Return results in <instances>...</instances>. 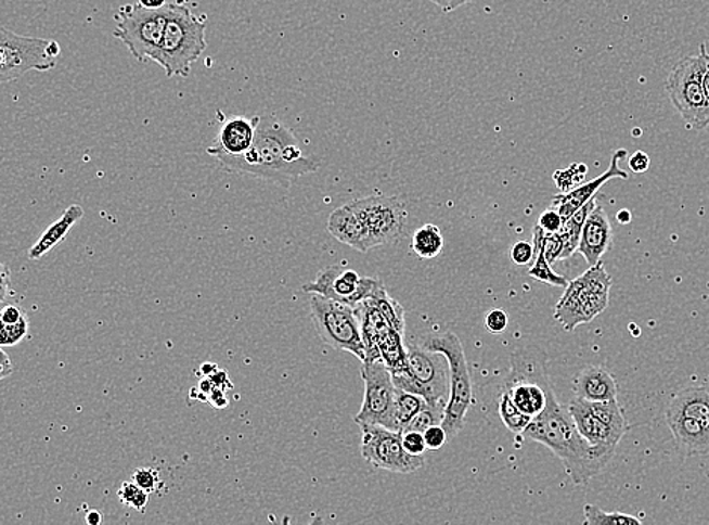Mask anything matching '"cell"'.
Listing matches in <instances>:
<instances>
[{
  "label": "cell",
  "mask_w": 709,
  "mask_h": 525,
  "mask_svg": "<svg viewBox=\"0 0 709 525\" xmlns=\"http://www.w3.org/2000/svg\"><path fill=\"white\" fill-rule=\"evenodd\" d=\"M667 417H687L709 425V386H689L678 390L667 406Z\"/></svg>",
  "instance_id": "22"
},
{
  "label": "cell",
  "mask_w": 709,
  "mask_h": 525,
  "mask_svg": "<svg viewBox=\"0 0 709 525\" xmlns=\"http://www.w3.org/2000/svg\"><path fill=\"white\" fill-rule=\"evenodd\" d=\"M524 436L550 448L577 486L588 485L613 459L611 454L593 447L581 435L572 413L569 408L558 404L552 386L547 389L545 410L532 418Z\"/></svg>",
  "instance_id": "2"
},
{
  "label": "cell",
  "mask_w": 709,
  "mask_h": 525,
  "mask_svg": "<svg viewBox=\"0 0 709 525\" xmlns=\"http://www.w3.org/2000/svg\"><path fill=\"white\" fill-rule=\"evenodd\" d=\"M425 444L430 451L440 450L447 444V440L450 439L447 431H444L442 424L431 425L427 431L424 432Z\"/></svg>",
  "instance_id": "39"
},
{
  "label": "cell",
  "mask_w": 709,
  "mask_h": 525,
  "mask_svg": "<svg viewBox=\"0 0 709 525\" xmlns=\"http://www.w3.org/2000/svg\"><path fill=\"white\" fill-rule=\"evenodd\" d=\"M351 208L365 221L368 231L375 244L394 243L404 232L408 225V209L398 197L371 195L350 202Z\"/></svg>",
  "instance_id": "13"
},
{
  "label": "cell",
  "mask_w": 709,
  "mask_h": 525,
  "mask_svg": "<svg viewBox=\"0 0 709 525\" xmlns=\"http://www.w3.org/2000/svg\"><path fill=\"white\" fill-rule=\"evenodd\" d=\"M608 300L609 294L596 293L580 276L566 286L565 294L555 308L554 317L567 332H573L578 325L590 323L604 312Z\"/></svg>",
  "instance_id": "14"
},
{
  "label": "cell",
  "mask_w": 709,
  "mask_h": 525,
  "mask_svg": "<svg viewBox=\"0 0 709 525\" xmlns=\"http://www.w3.org/2000/svg\"><path fill=\"white\" fill-rule=\"evenodd\" d=\"M443 236L436 225H425L412 238V251L421 259H435L442 253Z\"/></svg>",
  "instance_id": "25"
},
{
  "label": "cell",
  "mask_w": 709,
  "mask_h": 525,
  "mask_svg": "<svg viewBox=\"0 0 709 525\" xmlns=\"http://www.w3.org/2000/svg\"><path fill=\"white\" fill-rule=\"evenodd\" d=\"M0 360H2V363H0V379H7L8 375L13 373V362L8 358L5 350H0Z\"/></svg>",
  "instance_id": "44"
},
{
  "label": "cell",
  "mask_w": 709,
  "mask_h": 525,
  "mask_svg": "<svg viewBox=\"0 0 709 525\" xmlns=\"http://www.w3.org/2000/svg\"><path fill=\"white\" fill-rule=\"evenodd\" d=\"M498 412H500V418L502 423L505 424V427L510 432L517 433V435H524V432L527 431L528 425L532 421V417L527 415V413L517 408L507 390L501 394Z\"/></svg>",
  "instance_id": "26"
},
{
  "label": "cell",
  "mask_w": 709,
  "mask_h": 525,
  "mask_svg": "<svg viewBox=\"0 0 709 525\" xmlns=\"http://www.w3.org/2000/svg\"><path fill=\"white\" fill-rule=\"evenodd\" d=\"M589 168L584 164L575 163L573 166L566 168V170H558L554 174L555 185L559 188L562 193H569L575 188L584 183L585 175Z\"/></svg>",
  "instance_id": "31"
},
{
  "label": "cell",
  "mask_w": 709,
  "mask_h": 525,
  "mask_svg": "<svg viewBox=\"0 0 709 525\" xmlns=\"http://www.w3.org/2000/svg\"><path fill=\"white\" fill-rule=\"evenodd\" d=\"M443 415L444 410L427 406V408L421 410V412L410 421L408 427H405L401 433L412 431L424 433L428 427H431V425L442 424Z\"/></svg>",
  "instance_id": "33"
},
{
  "label": "cell",
  "mask_w": 709,
  "mask_h": 525,
  "mask_svg": "<svg viewBox=\"0 0 709 525\" xmlns=\"http://www.w3.org/2000/svg\"><path fill=\"white\" fill-rule=\"evenodd\" d=\"M210 401H212L216 408H224V406L228 405V400H225L224 393H222L221 388L212 390V397H210Z\"/></svg>",
  "instance_id": "46"
},
{
  "label": "cell",
  "mask_w": 709,
  "mask_h": 525,
  "mask_svg": "<svg viewBox=\"0 0 709 525\" xmlns=\"http://www.w3.org/2000/svg\"><path fill=\"white\" fill-rule=\"evenodd\" d=\"M575 396L588 401L617 400L619 386L616 379L604 368H582L573 381Z\"/></svg>",
  "instance_id": "21"
},
{
  "label": "cell",
  "mask_w": 709,
  "mask_h": 525,
  "mask_svg": "<svg viewBox=\"0 0 709 525\" xmlns=\"http://www.w3.org/2000/svg\"><path fill=\"white\" fill-rule=\"evenodd\" d=\"M534 244L528 243V241H519L510 248V259L516 266H527L534 259Z\"/></svg>",
  "instance_id": "36"
},
{
  "label": "cell",
  "mask_w": 709,
  "mask_h": 525,
  "mask_svg": "<svg viewBox=\"0 0 709 525\" xmlns=\"http://www.w3.org/2000/svg\"><path fill=\"white\" fill-rule=\"evenodd\" d=\"M485 325L490 333H493V335H500V333L504 332L505 329H507L508 325L507 313H505L504 310L502 309L490 310L488 316H486Z\"/></svg>",
  "instance_id": "40"
},
{
  "label": "cell",
  "mask_w": 709,
  "mask_h": 525,
  "mask_svg": "<svg viewBox=\"0 0 709 525\" xmlns=\"http://www.w3.org/2000/svg\"><path fill=\"white\" fill-rule=\"evenodd\" d=\"M217 159L222 170L275 182L297 179L320 168L315 159L302 153L293 130L274 116H259L250 151L237 156H218Z\"/></svg>",
  "instance_id": "1"
},
{
  "label": "cell",
  "mask_w": 709,
  "mask_h": 525,
  "mask_svg": "<svg viewBox=\"0 0 709 525\" xmlns=\"http://www.w3.org/2000/svg\"><path fill=\"white\" fill-rule=\"evenodd\" d=\"M310 316L318 335L335 350L351 353L365 362L366 350L363 343L362 325L358 312L350 305L332 300L324 295L312 294Z\"/></svg>",
  "instance_id": "8"
},
{
  "label": "cell",
  "mask_w": 709,
  "mask_h": 525,
  "mask_svg": "<svg viewBox=\"0 0 709 525\" xmlns=\"http://www.w3.org/2000/svg\"><path fill=\"white\" fill-rule=\"evenodd\" d=\"M442 353L423 346L408 347V368L392 373L398 389L417 394L428 406L444 410L450 400V367L443 363Z\"/></svg>",
  "instance_id": "6"
},
{
  "label": "cell",
  "mask_w": 709,
  "mask_h": 525,
  "mask_svg": "<svg viewBox=\"0 0 709 525\" xmlns=\"http://www.w3.org/2000/svg\"><path fill=\"white\" fill-rule=\"evenodd\" d=\"M589 406L602 423L607 424L613 431L622 433V435L627 433V418H624L623 409L620 408L619 401H589Z\"/></svg>",
  "instance_id": "27"
},
{
  "label": "cell",
  "mask_w": 709,
  "mask_h": 525,
  "mask_svg": "<svg viewBox=\"0 0 709 525\" xmlns=\"http://www.w3.org/2000/svg\"><path fill=\"white\" fill-rule=\"evenodd\" d=\"M87 524L99 525L102 524V513L98 511H91L87 513Z\"/></svg>",
  "instance_id": "49"
},
{
  "label": "cell",
  "mask_w": 709,
  "mask_h": 525,
  "mask_svg": "<svg viewBox=\"0 0 709 525\" xmlns=\"http://www.w3.org/2000/svg\"><path fill=\"white\" fill-rule=\"evenodd\" d=\"M83 214L86 213H83V209L80 208L79 205L68 206V208L65 209L63 217L57 218L55 223L49 226V228L46 229L43 235H41L40 240H38L37 243L30 247L28 258L30 260H38L43 258L46 253L51 252L57 243H61V241L64 240L65 235H67L73 226L78 223L80 218L83 217Z\"/></svg>",
  "instance_id": "23"
},
{
  "label": "cell",
  "mask_w": 709,
  "mask_h": 525,
  "mask_svg": "<svg viewBox=\"0 0 709 525\" xmlns=\"http://www.w3.org/2000/svg\"><path fill=\"white\" fill-rule=\"evenodd\" d=\"M570 413L575 418V423L578 425V431L581 435L592 444L593 447L600 448L605 453L615 456L617 446L620 439L623 438L622 433L613 431L607 424L602 423L600 418L590 409L589 401L582 398H573L569 406Z\"/></svg>",
  "instance_id": "16"
},
{
  "label": "cell",
  "mask_w": 709,
  "mask_h": 525,
  "mask_svg": "<svg viewBox=\"0 0 709 525\" xmlns=\"http://www.w3.org/2000/svg\"><path fill=\"white\" fill-rule=\"evenodd\" d=\"M628 164H630L632 174L643 175L646 174L647 170H649L650 158L649 155H647V153L637 151L634 153V155L631 156L630 161H628Z\"/></svg>",
  "instance_id": "41"
},
{
  "label": "cell",
  "mask_w": 709,
  "mask_h": 525,
  "mask_svg": "<svg viewBox=\"0 0 709 525\" xmlns=\"http://www.w3.org/2000/svg\"><path fill=\"white\" fill-rule=\"evenodd\" d=\"M428 404L424 397L417 394L408 393V390L398 389L397 394V415L400 423V433L408 427L410 421L427 408Z\"/></svg>",
  "instance_id": "29"
},
{
  "label": "cell",
  "mask_w": 709,
  "mask_h": 525,
  "mask_svg": "<svg viewBox=\"0 0 709 525\" xmlns=\"http://www.w3.org/2000/svg\"><path fill=\"white\" fill-rule=\"evenodd\" d=\"M170 5L159 10L138 5L120 8L117 14V28L114 37L128 48L130 55L140 63H159L160 44L167 28Z\"/></svg>",
  "instance_id": "7"
},
{
  "label": "cell",
  "mask_w": 709,
  "mask_h": 525,
  "mask_svg": "<svg viewBox=\"0 0 709 525\" xmlns=\"http://www.w3.org/2000/svg\"><path fill=\"white\" fill-rule=\"evenodd\" d=\"M421 346L442 353L450 367V400L444 406L442 425L450 439H454L463 431L467 412L474 405L473 382L467 368L465 348L454 332L433 335Z\"/></svg>",
  "instance_id": "4"
},
{
  "label": "cell",
  "mask_w": 709,
  "mask_h": 525,
  "mask_svg": "<svg viewBox=\"0 0 709 525\" xmlns=\"http://www.w3.org/2000/svg\"><path fill=\"white\" fill-rule=\"evenodd\" d=\"M258 123L259 116L230 118L218 133L216 143L210 145L206 153L214 156V158H218V156L243 155V153L250 151L253 143H255Z\"/></svg>",
  "instance_id": "17"
},
{
  "label": "cell",
  "mask_w": 709,
  "mask_h": 525,
  "mask_svg": "<svg viewBox=\"0 0 709 525\" xmlns=\"http://www.w3.org/2000/svg\"><path fill=\"white\" fill-rule=\"evenodd\" d=\"M704 73L705 56L700 49L697 55L674 64L667 78V94L687 129L704 130L709 126V99L704 88Z\"/></svg>",
  "instance_id": "5"
},
{
  "label": "cell",
  "mask_w": 709,
  "mask_h": 525,
  "mask_svg": "<svg viewBox=\"0 0 709 525\" xmlns=\"http://www.w3.org/2000/svg\"><path fill=\"white\" fill-rule=\"evenodd\" d=\"M585 525H642L637 516L622 512H605L595 504L584 505Z\"/></svg>",
  "instance_id": "28"
},
{
  "label": "cell",
  "mask_w": 709,
  "mask_h": 525,
  "mask_svg": "<svg viewBox=\"0 0 709 525\" xmlns=\"http://www.w3.org/2000/svg\"><path fill=\"white\" fill-rule=\"evenodd\" d=\"M433 5L440 8L443 13H452V11L457 10V8L466 5V3L473 2V0H428Z\"/></svg>",
  "instance_id": "43"
},
{
  "label": "cell",
  "mask_w": 709,
  "mask_h": 525,
  "mask_svg": "<svg viewBox=\"0 0 709 525\" xmlns=\"http://www.w3.org/2000/svg\"><path fill=\"white\" fill-rule=\"evenodd\" d=\"M611 244L613 228L611 223H609L607 210L597 203L595 209L590 213L588 220H585L584 228H582L578 253L584 256L590 267L596 266L597 262H601L602 256L611 248Z\"/></svg>",
  "instance_id": "19"
},
{
  "label": "cell",
  "mask_w": 709,
  "mask_h": 525,
  "mask_svg": "<svg viewBox=\"0 0 709 525\" xmlns=\"http://www.w3.org/2000/svg\"><path fill=\"white\" fill-rule=\"evenodd\" d=\"M8 285H10V271H8L7 266H2V302H5Z\"/></svg>",
  "instance_id": "48"
},
{
  "label": "cell",
  "mask_w": 709,
  "mask_h": 525,
  "mask_svg": "<svg viewBox=\"0 0 709 525\" xmlns=\"http://www.w3.org/2000/svg\"><path fill=\"white\" fill-rule=\"evenodd\" d=\"M596 205L597 202L593 199V201H590L588 205L578 209L573 216L567 218L565 225H563L562 231H559L563 244H565L562 260L572 258L575 253L578 252V247H580L581 243L582 228H584L585 220H588L590 213L595 209Z\"/></svg>",
  "instance_id": "24"
},
{
  "label": "cell",
  "mask_w": 709,
  "mask_h": 525,
  "mask_svg": "<svg viewBox=\"0 0 709 525\" xmlns=\"http://www.w3.org/2000/svg\"><path fill=\"white\" fill-rule=\"evenodd\" d=\"M402 435V446L405 451L413 456H424L425 450H428L425 444L424 433L421 432H404Z\"/></svg>",
  "instance_id": "37"
},
{
  "label": "cell",
  "mask_w": 709,
  "mask_h": 525,
  "mask_svg": "<svg viewBox=\"0 0 709 525\" xmlns=\"http://www.w3.org/2000/svg\"><path fill=\"white\" fill-rule=\"evenodd\" d=\"M700 49H702L704 56H705L704 88L705 91H707V95L709 99V53L707 52V44L705 43L700 44Z\"/></svg>",
  "instance_id": "45"
},
{
  "label": "cell",
  "mask_w": 709,
  "mask_h": 525,
  "mask_svg": "<svg viewBox=\"0 0 709 525\" xmlns=\"http://www.w3.org/2000/svg\"><path fill=\"white\" fill-rule=\"evenodd\" d=\"M28 332L29 320L25 313V317L21 321H17V323L2 324V329H0V344H2V347L17 346L18 343H22L28 336Z\"/></svg>",
  "instance_id": "34"
},
{
  "label": "cell",
  "mask_w": 709,
  "mask_h": 525,
  "mask_svg": "<svg viewBox=\"0 0 709 525\" xmlns=\"http://www.w3.org/2000/svg\"><path fill=\"white\" fill-rule=\"evenodd\" d=\"M362 456L374 466L397 474H410L424 466V456H413L402 446L400 432L383 425L362 424Z\"/></svg>",
  "instance_id": "11"
},
{
  "label": "cell",
  "mask_w": 709,
  "mask_h": 525,
  "mask_svg": "<svg viewBox=\"0 0 709 525\" xmlns=\"http://www.w3.org/2000/svg\"><path fill=\"white\" fill-rule=\"evenodd\" d=\"M565 221L566 220L563 218L562 214H559L557 209L550 206V208H547L545 213L540 216L538 225L546 233H557L562 231Z\"/></svg>",
  "instance_id": "38"
},
{
  "label": "cell",
  "mask_w": 709,
  "mask_h": 525,
  "mask_svg": "<svg viewBox=\"0 0 709 525\" xmlns=\"http://www.w3.org/2000/svg\"><path fill=\"white\" fill-rule=\"evenodd\" d=\"M666 421L682 454H709V425L687 417H667Z\"/></svg>",
  "instance_id": "20"
},
{
  "label": "cell",
  "mask_w": 709,
  "mask_h": 525,
  "mask_svg": "<svg viewBox=\"0 0 709 525\" xmlns=\"http://www.w3.org/2000/svg\"><path fill=\"white\" fill-rule=\"evenodd\" d=\"M328 232L340 243L350 245L360 253L370 252L377 247L365 221L351 208L350 203L333 210L327 223Z\"/></svg>",
  "instance_id": "18"
},
{
  "label": "cell",
  "mask_w": 709,
  "mask_h": 525,
  "mask_svg": "<svg viewBox=\"0 0 709 525\" xmlns=\"http://www.w3.org/2000/svg\"><path fill=\"white\" fill-rule=\"evenodd\" d=\"M132 481L140 486L141 489H144L145 492L152 494L158 489L159 485V473L153 468H140L132 475Z\"/></svg>",
  "instance_id": "35"
},
{
  "label": "cell",
  "mask_w": 709,
  "mask_h": 525,
  "mask_svg": "<svg viewBox=\"0 0 709 525\" xmlns=\"http://www.w3.org/2000/svg\"><path fill=\"white\" fill-rule=\"evenodd\" d=\"M385 290V283L378 279L360 278L358 271L348 270L343 266L324 268L315 281L302 286L305 293L324 295L332 300L350 305L352 308L366 298H374Z\"/></svg>",
  "instance_id": "12"
},
{
  "label": "cell",
  "mask_w": 709,
  "mask_h": 525,
  "mask_svg": "<svg viewBox=\"0 0 709 525\" xmlns=\"http://www.w3.org/2000/svg\"><path fill=\"white\" fill-rule=\"evenodd\" d=\"M708 379H709V375H708Z\"/></svg>",
  "instance_id": "52"
},
{
  "label": "cell",
  "mask_w": 709,
  "mask_h": 525,
  "mask_svg": "<svg viewBox=\"0 0 709 525\" xmlns=\"http://www.w3.org/2000/svg\"><path fill=\"white\" fill-rule=\"evenodd\" d=\"M205 15H195L186 5L171 3L160 44L159 63L167 78H188L191 67L208 48Z\"/></svg>",
  "instance_id": "3"
},
{
  "label": "cell",
  "mask_w": 709,
  "mask_h": 525,
  "mask_svg": "<svg viewBox=\"0 0 709 525\" xmlns=\"http://www.w3.org/2000/svg\"><path fill=\"white\" fill-rule=\"evenodd\" d=\"M360 374L365 383V394L354 423L383 425L389 431L400 432L397 415L398 388L389 368L383 360L362 362Z\"/></svg>",
  "instance_id": "10"
},
{
  "label": "cell",
  "mask_w": 709,
  "mask_h": 525,
  "mask_svg": "<svg viewBox=\"0 0 709 525\" xmlns=\"http://www.w3.org/2000/svg\"><path fill=\"white\" fill-rule=\"evenodd\" d=\"M202 371L203 373L208 374V377H210V375L217 373L218 368L217 366H212V363H203Z\"/></svg>",
  "instance_id": "51"
},
{
  "label": "cell",
  "mask_w": 709,
  "mask_h": 525,
  "mask_svg": "<svg viewBox=\"0 0 709 525\" xmlns=\"http://www.w3.org/2000/svg\"><path fill=\"white\" fill-rule=\"evenodd\" d=\"M616 218H617V221H619V223H622V225L631 223V220H632L631 210H628V209L619 210V213H617Z\"/></svg>",
  "instance_id": "50"
},
{
  "label": "cell",
  "mask_w": 709,
  "mask_h": 525,
  "mask_svg": "<svg viewBox=\"0 0 709 525\" xmlns=\"http://www.w3.org/2000/svg\"><path fill=\"white\" fill-rule=\"evenodd\" d=\"M534 266H532L530 271H528V274H530L532 279L551 286L569 285V281H567L566 278H563V276H559L552 270V264L546 259L543 248L534 247Z\"/></svg>",
  "instance_id": "30"
},
{
  "label": "cell",
  "mask_w": 709,
  "mask_h": 525,
  "mask_svg": "<svg viewBox=\"0 0 709 525\" xmlns=\"http://www.w3.org/2000/svg\"><path fill=\"white\" fill-rule=\"evenodd\" d=\"M627 155L628 152L624 151V149H619V151L613 153L611 163H609L608 170L605 171L604 175H601L600 178L590 180V182L581 183L580 187L575 188V190L569 191V193L554 195V201L551 203L552 208L557 209L563 218L567 220V218L573 216L578 209H581L582 206L588 205L590 201H593V199L596 197L597 191H600L608 180H627L630 178V175L619 166V164L627 158Z\"/></svg>",
  "instance_id": "15"
},
{
  "label": "cell",
  "mask_w": 709,
  "mask_h": 525,
  "mask_svg": "<svg viewBox=\"0 0 709 525\" xmlns=\"http://www.w3.org/2000/svg\"><path fill=\"white\" fill-rule=\"evenodd\" d=\"M141 7L149 8V10H159L167 5V0H138Z\"/></svg>",
  "instance_id": "47"
},
{
  "label": "cell",
  "mask_w": 709,
  "mask_h": 525,
  "mask_svg": "<svg viewBox=\"0 0 709 525\" xmlns=\"http://www.w3.org/2000/svg\"><path fill=\"white\" fill-rule=\"evenodd\" d=\"M118 498L123 504L140 512H143L149 504V492L141 489L133 481L123 483L121 488L118 489Z\"/></svg>",
  "instance_id": "32"
},
{
  "label": "cell",
  "mask_w": 709,
  "mask_h": 525,
  "mask_svg": "<svg viewBox=\"0 0 709 525\" xmlns=\"http://www.w3.org/2000/svg\"><path fill=\"white\" fill-rule=\"evenodd\" d=\"M61 48L55 40L23 37L7 28L0 30V80L11 82L25 73L55 68Z\"/></svg>",
  "instance_id": "9"
},
{
  "label": "cell",
  "mask_w": 709,
  "mask_h": 525,
  "mask_svg": "<svg viewBox=\"0 0 709 525\" xmlns=\"http://www.w3.org/2000/svg\"><path fill=\"white\" fill-rule=\"evenodd\" d=\"M23 317H25V312L18 306L5 305L0 313V321L2 324H13L21 321Z\"/></svg>",
  "instance_id": "42"
}]
</instances>
